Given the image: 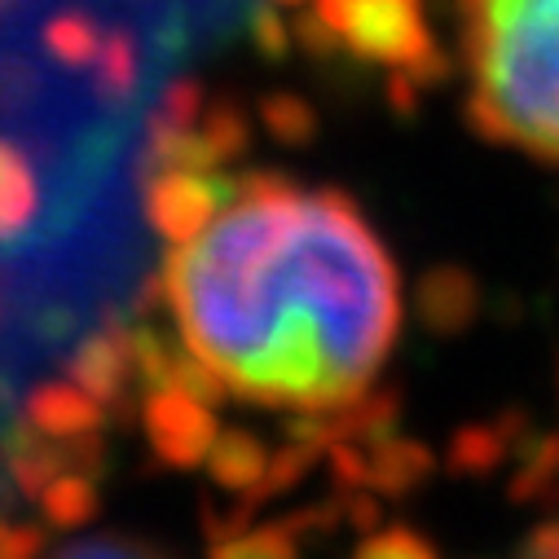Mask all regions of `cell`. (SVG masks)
Segmentation results:
<instances>
[{"instance_id":"29","label":"cell","mask_w":559,"mask_h":559,"mask_svg":"<svg viewBox=\"0 0 559 559\" xmlns=\"http://www.w3.org/2000/svg\"><path fill=\"white\" fill-rule=\"evenodd\" d=\"M273 5H300V0H273Z\"/></svg>"},{"instance_id":"12","label":"cell","mask_w":559,"mask_h":559,"mask_svg":"<svg viewBox=\"0 0 559 559\" xmlns=\"http://www.w3.org/2000/svg\"><path fill=\"white\" fill-rule=\"evenodd\" d=\"M203 467L212 472V480L229 493V498H247L255 493V485L264 480V467H269V445L260 437H251L247 428H234V432H216Z\"/></svg>"},{"instance_id":"7","label":"cell","mask_w":559,"mask_h":559,"mask_svg":"<svg viewBox=\"0 0 559 559\" xmlns=\"http://www.w3.org/2000/svg\"><path fill=\"white\" fill-rule=\"evenodd\" d=\"M414 313L432 335H459L480 318V283L459 264H437L418 277Z\"/></svg>"},{"instance_id":"9","label":"cell","mask_w":559,"mask_h":559,"mask_svg":"<svg viewBox=\"0 0 559 559\" xmlns=\"http://www.w3.org/2000/svg\"><path fill=\"white\" fill-rule=\"evenodd\" d=\"M0 463H5V472L23 498H36L58 472H71L67 445L45 437L40 428H32L27 418H14V424L0 432Z\"/></svg>"},{"instance_id":"8","label":"cell","mask_w":559,"mask_h":559,"mask_svg":"<svg viewBox=\"0 0 559 559\" xmlns=\"http://www.w3.org/2000/svg\"><path fill=\"white\" fill-rule=\"evenodd\" d=\"M23 418H27L32 428H40L45 437H53V441H71V437H84V432H102L106 409L80 383L49 379V383H40V388L27 392Z\"/></svg>"},{"instance_id":"6","label":"cell","mask_w":559,"mask_h":559,"mask_svg":"<svg viewBox=\"0 0 559 559\" xmlns=\"http://www.w3.org/2000/svg\"><path fill=\"white\" fill-rule=\"evenodd\" d=\"M71 383H80L115 424H132V335L128 322L110 318L71 353Z\"/></svg>"},{"instance_id":"23","label":"cell","mask_w":559,"mask_h":559,"mask_svg":"<svg viewBox=\"0 0 559 559\" xmlns=\"http://www.w3.org/2000/svg\"><path fill=\"white\" fill-rule=\"evenodd\" d=\"M392 555H405V559H432L437 555V542H428L424 533H414L405 524H392L383 533H366L357 542V559H392Z\"/></svg>"},{"instance_id":"3","label":"cell","mask_w":559,"mask_h":559,"mask_svg":"<svg viewBox=\"0 0 559 559\" xmlns=\"http://www.w3.org/2000/svg\"><path fill=\"white\" fill-rule=\"evenodd\" d=\"M313 14L357 62L392 67L418 88L450 80V58L428 32L424 0H313Z\"/></svg>"},{"instance_id":"11","label":"cell","mask_w":559,"mask_h":559,"mask_svg":"<svg viewBox=\"0 0 559 559\" xmlns=\"http://www.w3.org/2000/svg\"><path fill=\"white\" fill-rule=\"evenodd\" d=\"M437 472V454L424 441H405V437H379L366 450V489L383 498H405Z\"/></svg>"},{"instance_id":"4","label":"cell","mask_w":559,"mask_h":559,"mask_svg":"<svg viewBox=\"0 0 559 559\" xmlns=\"http://www.w3.org/2000/svg\"><path fill=\"white\" fill-rule=\"evenodd\" d=\"M146 225L173 247L194 238L229 199V173H199V168H159L146 173Z\"/></svg>"},{"instance_id":"24","label":"cell","mask_w":559,"mask_h":559,"mask_svg":"<svg viewBox=\"0 0 559 559\" xmlns=\"http://www.w3.org/2000/svg\"><path fill=\"white\" fill-rule=\"evenodd\" d=\"M247 36H251V45H255L264 58H273V62H283V58L292 53V27L283 23V14H277V10H269V0L247 14Z\"/></svg>"},{"instance_id":"18","label":"cell","mask_w":559,"mask_h":559,"mask_svg":"<svg viewBox=\"0 0 559 559\" xmlns=\"http://www.w3.org/2000/svg\"><path fill=\"white\" fill-rule=\"evenodd\" d=\"M194 128L203 132V142L212 146V155H216L221 164H234V159L251 146V119H247V110H242L238 102H229V97L203 102Z\"/></svg>"},{"instance_id":"2","label":"cell","mask_w":559,"mask_h":559,"mask_svg":"<svg viewBox=\"0 0 559 559\" xmlns=\"http://www.w3.org/2000/svg\"><path fill=\"white\" fill-rule=\"evenodd\" d=\"M485 142L559 164V0H454Z\"/></svg>"},{"instance_id":"28","label":"cell","mask_w":559,"mask_h":559,"mask_svg":"<svg viewBox=\"0 0 559 559\" xmlns=\"http://www.w3.org/2000/svg\"><path fill=\"white\" fill-rule=\"evenodd\" d=\"M388 102H392V110H396L401 119H409V115L418 110V84H414L409 75L392 71V75H388Z\"/></svg>"},{"instance_id":"5","label":"cell","mask_w":559,"mask_h":559,"mask_svg":"<svg viewBox=\"0 0 559 559\" xmlns=\"http://www.w3.org/2000/svg\"><path fill=\"white\" fill-rule=\"evenodd\" d=\"M142 428H146V441L155 450V459L164 467H177V472H190L207 459L221 424H216V405L181 392V388H151L146 401H142Z\"/></svg>"},{"instance_id":"25","label":"cell","mask_w":559,"mask_h":559,"mask_svg":"<svg viewBox=\"0 0 559 559\" xmlns=\"http://www.w3.org/2000/svg\"><path fill=\"white\" fill-rule=\"evenodd\" d=\"M292 40H300V49L309 53V58H318V62H331L335 53H340V40H335V32L309 10V14H300L296 19V27H292Z\"/></svg>"},{"instance_id":"17","label":"cell","mask_w":559,"mask_h":559,"mask_svg":"<svg viewBox=\"0 0 559 559\" xmlns=\"http://www.w3.org/2000/svg\"><path fill=\"white\" fill-rule=\"evenodd\" d=\"M511 441L502 437L498 424H467L454 432L450 450H445V467L454 476H489L502 459H511Z\"/></svg>"},{"instance_id":"20","label":"cell","mask_w":559,"mask_h":559,"mask_svg":"<svg viewBox=\"0 0 559 559\" xmlns=\"http://www.w3.org/2000/svg\"><path fill=\"white\" fill-rule=\"evenodd\" d=\"M326 454L318 450V445H309V441H296L292 437V445H283V450H273L269 454V467H264V480L255 485V493H251V502L260 507V502H269V498H283V493H292L318 463H322Z\"/></svg>"},{"instance_id":"27","label":"cell","mask_w":559,"mask_h":559,"mask_svg":"<svg viewBox=\"0 0 559 559\" xmlns=\"http://www.w3.org/2000/svg\"><path fill=\"white\" fill-rule=\"evenodd\" d=\"M520 555H528V559H559V520L533 524V533L520 542Z\"/></svg>"},{"instance_id":"10","label":"cell","mask_w":559,"mask_h":559,"mask_svg":"<svg viewBox=\"0 0 559 559\" xmlns=\"http://www.w3.org/2000/svg\"><path fill=\"white\" fill-rule=\"evenodd\" d=\"M40 216V177L32 155L0 136V247L19 242Z\"/></svg>"},{"instance_id":"21","label":"cell","mask_w":559,"mask_h":559,"mask_svg":"<svg viewBox=\"0 0 559 559\" xmlns=\"http://www.w3.org/2000/svg\"><path fill=\"white\" fill-rule=\"evenodd\" d=\"M212 555L221 559H251V555H269V559H296L300 555V537L283 524V520H273V524H251L247 533L221 542Z\"/></svg>"},{"instance_id":"16","label":"cell","mask_w":559,"mask_h":559,"mask_svg":"<svg viewBox=\"0 0 559 559\" xmlns=\"http://www.w3.org/2000/svg\"><path fill=\"white\" fill-rule=\"evenodd\" d=\"M40 515H45V528H80L97 515L102 498H97V480L84 476V472H58L40 493Z\"/></svg>"},{"instance_id":"15","label":"cell","mask_w":559,"mask_h":559,"mask_svg":"<svg viewBox=\"0 0 559 559\" xmlns=\"http://www.w3.org/2000/svg\"><path fill=\"white\" fill-rule=\"evenodd\" d=\"M93 93L106 106H128L136 93V80H142V53H136L132 32L115 27L110 36H102L97 58H93Z\"/></svg>"},{"instance_id":"19","label":"cell","mask_w":559,"mask_h":559,"mask_svg":"<svg viewBox=\"0 0 559 559\" xmlns=\"http://www.w3.org/2000/svg\"><path fill=\"white\" fill-rule=\"evenodd\" d=\"M260 119L273 142L283 146H309L318 136V110L300 93H269L260 102Z\"/></svg>"},{"instance_id":"13","label":"cell","mask_w":559,"mask_h":559,"mask_svg":"<svg viewBox=\"0 0 559 559\" xmlns=\"http://www.w3.org/2000/svg\"><path fill=\"white\" fill-rule=\"evenodd\" d=\"M40 45L62 71H88L102 45V23L84 5H67L49 14V23L40 27Z\"/></svg>"},{"instance_id":"26","label":"cell","mask_w":559,"mask_h":559,"mask_svg":"<svg viewBox=\"0 0 559 559\" xmlns=\"http://www.w3.org/2000/svg\"><path fill=\"white\" fill-rule=\"evenodd\" d=\"M58 555H155V546L132 537H80V542H62Z\"/></svg>"},{"instance_id":"14","label":"cell","mask_w":559,"mask_h":559,"mask_svg":"<svg viewBox=\"0 0 559 559\" xmlns=\"http://www.w3.org/2000/svg\"><path fill=\"white\" fill-rule=\"evenodd\" d=\"M520 467L507 485L511 502L520 507H555L559 502V432L528 437L520 450Z\"/></svg>"},{"instance_id":"22","label":"cell","mask_w":559,"mask_h":559,"mask_svg":"<svg viewBox=\"0 0 559 559\" xmlns=\"http://www.w3.org/2000/svg\"><path fill=\"white\" fill-rule=\"evenodd\" d=\"M203 84L194 80V75H181V80H173L168 88H164V97H159V106L151 110V123H146V136H155V132H177V128H190L194 119H199V110H203Z\"/></svg>"},{"instance_id":"1","label":"cell","mask_w":559,"mask_h":559,"mask_svg":"<svg viewBox=\"0 0 559 559\" xmlns=\"http://www.w3.org/2000/svg\"><path fill=\"white\" fill-rule=\"evenodd\" d=\"M186 348L229 396L326 409L361 392L401 331L396 264L340 190L277 168L229 177L221 212L164 260Z\"/></svg>"}]
</instances>
